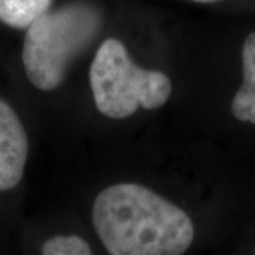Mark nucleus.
<instances>
[{
	"label": "nucleus",
	"instance_id": "nucleus-4",
	"mask_svg": "<svg viewBox=\"0 0 255 255\" xmlns=\"http://www.w3.org/2000/svg\"><path fill=\"white\" fill-rule=\"evenodd\" d=\"M28 156L27 133L17 114L0 100V191L21 182Z\"/></svg>",
	"mask_w": 255,
	"mask_h": 255
},
{
	"label": "nucleus",
	"instance_id": "nucleus-5",
	"mask_svg": "<svg viewBox=\"0 0 255 255\" xmlns=\"http://www.w3.org/2000/svg\"><path fill=\"white\" fill-rule=\"evenodd\" d=\"M241 57L244 81L233 98L231 111L238 121L255 125V31L247 36Z\"/></svg>",
	"mask_w": 255,
	"mask_h": 255
},
{
	"label": "nucleus",
	"instance_id": "nucleus-2",
	"mask_svg": "<svg viewBox=\"0 0 255 255\" xmlns=\"http://www.w3.org/2000/svg\"><path fill=\"white\" fill-rule=\"evenodd\" d=\"M102 26L101 10L88 1H74L34 18L21 54L28 81L41 91L58 88L71 64L94 44Z\"/></svg>",
	"mask_w": 255,
	"mask_h": 255
},
{
	"label": "nucleus",
	"instance_id": "nucleus-6",
	"mask_svg": "<svg viewBox=\"0 0 255 255\" xmlns=\"http://www.w3.org/2000/svg\"><path fill=\"white\" fill-rule=\"evenodd\" d=\"M53 0H0V21L14 28H27L30 23L50 9Z\"/></svg>",
	"mask_w": 255,
	"mask_h": 255
},
{
	"label": "nucleus",
	"instance_id": "nucleus-7",
	"mask_svg": "<svg viewBox=\"0 0 255 255\" xmlns=\"http://www.w3.org/2000/svg\"><path fill=\"white\" fill-rule=\"evenodd\" d=\"M41 253L44 255H88L92 251L90 244L78 236H58L44 243Z\"/></svg>",
	"mask_w": 255,
	"mask_h": 255
},
{
	"label": "nucleus",
	"instance_id": "nucleus-1",
	"mask_svg": "<svg viewBox=\"0 0 255 255\" xmlns=\"http://www.w3.org/2000/svg\"><path fill=\"white\" fill-rule=\"evenodd\" d=\"M92 223L112 255H180L194 237L190 217L180 207L135 183L101 191Z\"/></svg>",
	"mask_w": 255,
	"mask_h": 255
},
{
	"label": "nucleus",
	"instance_id": "nucleus-8",
	"mask_svg": "<svg viewBox=\"0 0 255 255\" xmlns=\"http://www.w3.org/2000/svg\"><path fill=\"white\" fill-rule=\"evenodd\" d=\"M191 1H196V3H214V1H219V0H191Z\"/></svg>",
	"mask_w": 255,
	"mask_h": 255
},
{
	"label": "nucleus",
	"instance_id": "nucleus-3",
	"mask_svg": "<svg viewBox=\"0 0 255 255\" xmlns=\"http://www.w3.org/2000/svg\"><path fill=\"white\" fill-rule=\"evenodd\" d=\"M90 85L97 110L114 119L128 118L137 108L157 110L172 94L169 77L137 67L117 38H107L98 47L90 68Z\"/></svg>",
	"mask_w": 255,
	"mask_h": 255
}]
</instances>
